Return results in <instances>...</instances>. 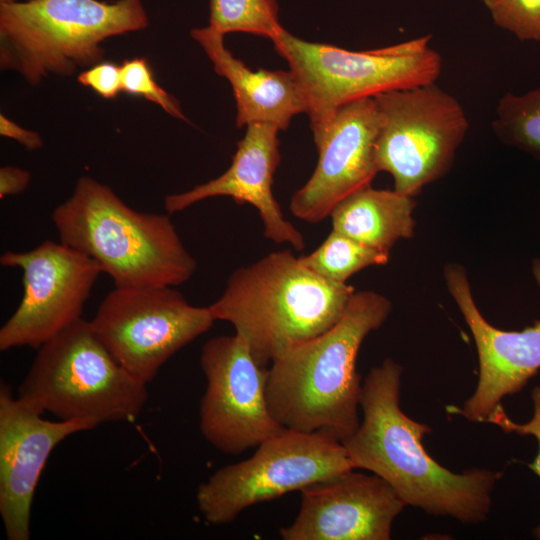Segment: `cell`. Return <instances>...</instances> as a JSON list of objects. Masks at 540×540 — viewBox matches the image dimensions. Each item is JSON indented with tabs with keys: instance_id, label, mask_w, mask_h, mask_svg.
<instances>
[{
	"instance_id": "1",
	"label": "cell",
	"mask_w": 540,
	"mask_h": 540,
	"mask_svg": "<svg viewBox=\"0 0 540 540\" xmlns=\"http://www.w3.org/2000/svg\"><path fill=\"white\" fill-rule=\"evenodd\" d=\"M402 372L400 364L387 358L366 375L362 422L342 442L352 467L384 479L405 505L463 524L485 521L502 473L479 468L454 473L427 453L423 438L432 429L400 407Z\"/></svg>"
},
{
	"instance_id": "2",
	"label": "cell",
	"mask_w": 540,
	"mask_h": 540,
	"mask_svg": "<svg viewBox=\"0 0 540 540\" xmlns=\"http://www.w3.org/2000/svg\"><path fill=\"white\" fill-rule=\"evenodd\" d=\"M392 309L374 291L354 292L328 330L276 356L268 368L267 402L285 429L319 433L343 442L358 428L362 393L359 349Z\"/></svg>"
},
{
	"instance_id": "3",
	"label": "cell",
	"mask_w": 540,
	"mask_h": 540,
	"mask_svg": "<svg viewBox=\"0 0 540 540\" xmlns=\"http://www.w3.org/2000/svg\"><path fill=\"white\" fill-rule=\"evenodd\" d=\"M52 221L60 242L94 259L118 288L174 287L197 269L170 214L136 211L89 176L77 180Z\"/></svg>"
},
{
	"instance_id": "4",
	"label": "cell",
	"mask_w": 540,
	"mask_h": 540,
	"mask_svg": "<svg viewBox=\"0 0 540 540\" xmlns=\"http://www.w3.org/2000/svg\"><path fill=\"white\" fill-rule=\"evenodd\" d=\"M354 292L353 286L319 276L282 250L235 270L208 307L215 321L231 323L254 359L268 367L283 351L332 327Z\"/></svg>"
},
{
	"instance_id": "5",
	"label": "cell",
	"mask_w": 540,
	"mask_h": 540,
	"mask_svg": "<svg viewBox=\"0 0 540 540\" xmlns=\"http://www.w3.org/2000/svg\"><path fill=\"white\" fill-rule=\"evenodd\" d=\"M142 0L0 3V66L37 85L102 62L106 39L145 29Z\"/></svg>"
},
{
	"instance_id": "6",
	"label": "cell",
	"mask_w": 540,
	"mask_h": 540,
	"mask_svg": "<svg viewBox=\"0 0 540 540\" xmlns=\"http://www.w3.org/2000/svg\"><path fill=\"white\" fill-rule=\"evenodd\" d=\"M20 400L60 420L134 422L148 399L83 318L38 348L19 386Z\"/></svg>"
},
{
	"instance_id": "7",
	"label": "cell",
	"mask_w": 540,
	"mask_h": 540,
	"mask_svg": "<svg viewBox=\"0 0 540 540\" xmlns=\"http://www.w3.org/2000/svg\"><path fill=\"white\" fill-rule=\"evenodd\" d=\"M431 39L424 35L373 50L350 51L305 41L283 28L272 42L304 93L315 135L344 104L436 83L442 58L431 47Z\"/></svg>"
},
{
	"instance_id": "8",
	"label": "cell",
	"mask_w": 540,
	"mask_h": 540,
	"mask_svg": "<svg viewBox=\"0 0 540 540\" xmlns=\"http://www.w3.org/2000/svg\"><path fill=\"white\" fill-rule=\"evenodd\" d=\"M373 98L381 116L377 169L392 175L395 191L415 197L452 166L469 127L465 110L436 83Z\"/></svg>"
},
{
	"instance_id": "9",
	"label": "cell",
	"mask_w": 540,
	"mask_h": 540,
	"mask_svg": "<svg viewBox=\"0 0 540 540\" xmlns=\"http://www.w3.org/2000/svg\"><path fill=\"white\" fill-rule=\"evenodd\" d=\"M256 448L199 486L197 505L208 523H230L250 506L354 469L343 444L319 433L284 429Z\"/></svg>"
},
{
	"instance_id": "10",
	"label": "cell",
	"mask_w": 540,
	"mask_h": 540,
	"mask_svg": "<svg viewBox=\"0 0 540 540\" xmlns=\"http://www.w3.org/2000/svg\"><path fill=\"white\" fill-rule=\"evenodd\" d=\"M209 307L189 304L167 287H114L91 325L109 352L135 378L148 384L177 351L208 331Z\"/></svg>"
},
{
	"instance_id": "11",
	"label": "cell",
	"mask_w": 540,
	"mask_h": 540,
	"mask_svg": "<svg viewBox=\"0 0 540 540\" xmlns=\"http://www.w3.org/2000/svg\"><path fill=\"white\" fill-rule=\"evenodd\" d=\"M0 264L23 272V296L0 329V350L39 348L81 319L101 266L61 242L46 240L27 252L7 251Z\"/></svg>"
},
{
	"instance_id": "12",
	"label": "cell",
	"mask_w": 540,
	"mask_h": 540,
	"mask_svg": "<svg viewBox=\"0 0 540 540\" xmlns=\"http://www.w3.org/2000/svg\"><path fill=\"white\" fill-rule=\"evenodd\" d=\"M200 365L207 383L200 402V430L212 446L238 455L285 429L268 407V367L254 359L238 334L209 339Z\"/></svg>"
},
{
	"instance_id": "13",
	"label": "cell",
	"mask_w": 540,
	"mask_h": 540,
	"mask_svg": "<svg viewBox=\"0 0 540 540\" xmlns=\"http://www.w3.org/2000/svg\"><path fill=\"white\" fill-rule=\"evenodd\" d=\"M380 124L374 98H363L340 106L313 135L319 159L312 176L290 200L295 217L319 223L345 197L371 185L379 172L375 144Z\"/></svg>"
},
{
	"instance_id": "14",
	"label": "cell",
	"mask_w": 540,
	"mask_h": 540,
	"mask_svg": "<svg viewBox=\"0 0 540 540\" xmlns=\"http://www.w3.org/2000/svg\"><path fill=\"white\" fill-rule=\"evenodd\" d=\"M540 285V260L533 263ZM447 289L468 325L477 349L479 374L473 395L461 408H448L469 421L485 423L500 401L520 392L540 370V321L521 331L491 325L473 299L465 269L455 263L444 270Z\"/></svg>"
},
{
	"instance_id": "15",
	"label": "cell",
	"mask_w": 540,
	"mask_h": 540,
	"mask_svg": "<svg viewBox=\"0 0 540 540\" xmlns=\"http://www.w3.org/2000/svg\"><path fill=\"white\" fill-rule=\"evenodd\" d=\"M100 425L90 419L50 421L0 385V515L8 540L30 538L34 493L53 449Z\"/></svg>"
},
{
	"instance_id": "16",
	"label": "cell",
	"mask_w": 540,
	"mask_h": 540,
	"mask_svg": "<svg viewBox=\"0 0 540 540\" xmlns=\"http://www.w3.org/2000/svg\"><path fill=\"white\" fill-rule=\"evenodd\" d=\"M355 469L300 490L299 512L284 540H389L405 503L381 477Z\"/></svg>"
},
{
	"instance_id": "17",
	"label": "cell",
	"mask_w": 540,
	"mask_h": 540,
	"mask_svg": "<svg viewBox=\"0 0 540 540\" xmlns=\"http://www.w3.org/2000/svg\"><path fill=\"white\" fill-rule=\"evenodd\" d=\"M246 128L232 163L223 174L185 192L167 195L164 208L173 214L208 198L230 197L239 205L247 203L258 210L267 239L301 251L304 237L284 218L272 192L273 177L280 163V129L265 123L249 124Z\"/></svg>"
},
{
	"instance_id": "18",
	"label": "cell",
	"mask_w": 540,
	"mask_h": 540,
	"mask_svg": "<svg viewBox=\"0 0 540 540\" xmlns=\"http://www.w3.org/2000/svg\"><path fill=\"white\" fill-rule=\"evenodd\" d=\"M190 35L202 47L216 74L231 84L237 127L265 123L285 130L293 116L306 113L304 93L290 70H251L225 47L224 35L210 26L194 28Z\"/></svg>"
},
{
	"instance_id": "19",
	"label": "cell",
	"mask_w": 540,
	"mask_h": 540,
	"mask_svg": "<svg viewBox=\"0 0 540 540\" xmlns=\"http://www.w3.org/2000/svg\"><path fill=\"white\" fill-rule=\"evenodd\" d=\"M415 207L413 196L369 185L351 193L334 207L330 213L332 230L390 252L398 240L413 236Z\"/></svg>"
},
{
	"instance_id": "20",
	"label": "cell",
	"mask_w": 540,
	"mask_h": 540,
	"mask_svg": "<svg viewBox=\"0 0 540 540\" xmlns=\"http://www.w3.org/2000/svg\"><path fill=\"white\" fill-rule=\"evenodd\" d=\"M390 252L363 244L332 230L312 253L299 257L301 263L319 276L337 283H346L356 272L385 265Z\"/></svg>"
},
{
	"instance_id": "21",
	"label": "cell",
	"mask_w": 540,
	"mask_h": 540,
	"mask_svg": "<svg viewBox=\"0 0 540 540\" xmlns=\"http://www.w3.org/2000/svg\"><path fill=\"white\" fill-rule=\"evenodd\" d=\"M492 128L502 142L540 158V87L520 95L505 93Z\"/></svg>"
},
{
	"instance_id": "22",
	"label": "cell",
	"mask_w": 540,
	"mask_h": 540,
	"mask_svg": "<svg viewBox=\"0 0 540 540\" xmlns=\"http://www.w3.org/2000/svg\"><path fill=\"white\" fill-rule=\"evenodd\" d=\"M209 26L225 35L249 33L273 40L283 29L277 0H210Z\"/></svg>"
},
{
	"instance_id": "23",
	"label": "cell",
	"mask_w": 540,
	"mask_h": 540,
	"mask_svg": "<svg viewBox=\"0 0 540 540\" xmlns=\"http://www.w3.org/2000/svg\"><path fill=\"white\" fill-rule=\"evenodd\" d=\"M493 22L521 41H540V0H482Z\"/></svg>"
},
{
	"instance_id": "24",
	"label": "cell",
	"mask_w": 540,
	"mask_h": 540,
	"mask_svg": "<svg viewBox=\"0 0 540 540\" xmlns=\"http://www.w3.org/2000/svg\"><path fill=\"white\" fill-rule=\"evenodd\" d=\"M121 77L122 91L141 96L160 106L170 116L188 122L177 100L156 82L146 59L124 60L121 65Z\"/></svg>"
},
{
	"instance_id": "25",
	"label": "cell",
	"mask_w": 540,
	"mask_h": 540,
	"mask_svg": "<svg viewBox=\"0 0 540 540\" xmlns=\"http://www.w3.org/2000/svg\"><path fill=\"white\" fill-rule=\"evenodd\" d=\"M533 415L526 423H517L510 419L501 404H499L486 419L485 423L497 425L506 433L519 435H531L538 442V454L535 460L529 464L530 469L540 477V386L532 391ZM534 536L540 539V524L534 530Z\"/></svg>"
},
{
	"instance_id": "26",
	"label": "cell",
	"mask_w": 540,
	"mask_h": 540,
	"mask_svg": "<svg viewBox=\"0 0 540 540\" xmlns=\"http://www.w3.org/2000/svg\"><path fill=\"white\" fill-rule=\"evenodd\" d=\"M77 80L105 99H113L122 92L121 66L111 62L102 61L89 67Z\"/></svg>"
},
{
	"instance_id": "27",
	"label": "cell",
	"mask_w": 540,
	"mask_h": 540,
	"mask_svg": "<svg viewBox=\"0 0 540 540\" xmlns=\"http://www.w3.org/2000/svg\"><path fill=\"white\" fill-rule=\"evenodd\" d=\"M30 182V173L14 166L0 169V198L22 193Z\"/></svg>"
},
{
	"instance_id": "28",
	"label": "cell",
	"mask_w": 540,
	"mask_h": 540,
	"mask_svg": "<svg viewBox=\"0 0 540 540\" xmlns=\"http://www.w3.org/2000/svg\"><path fill=\"white\" fill-rule=\"evenodd\" d=\"M0 134L15 139L28 150L40 149L44 143L37 132L17 125L3 114L0 115Z\"/></svg>"
},
{
	"instance_id": "29",
	"label": "cell",
	"mask_w": 540,
	"mask_h": 540,
	"mask_svg": "<svg viewBox=\"0 0 540 540\" xmlns=\"http://www.w3.org/2000/svg\"><path fill=\"white\" fill-rule=\"evenodd\" d=\"M16 0H0V3H8V2H14Z\"/></svg>"
}]
</instances>
